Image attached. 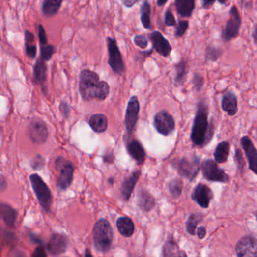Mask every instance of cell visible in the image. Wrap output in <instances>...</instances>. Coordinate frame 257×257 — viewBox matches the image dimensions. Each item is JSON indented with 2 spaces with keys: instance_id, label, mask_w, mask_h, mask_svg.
I'll list each match as a JSON object with an SVG mask.
<instances>
[{
  "instance_id": "cb8c5ba5",
  "label": "cell",
  "mask_w": 257,
  "mask_h": 257,
  "mask_svg": "<svg viewBox=\"0 0 257 257\" xmlns=\"http://www.w3.org/2000/svg\"><path fill=\"white\" fill-rule=\"evenodd\" d=\"M231 145L229 142L223 141L217 144L214 152V160L217 164H223L228 161L229 156Z\"/></svg>"
},
{
  "instance_id": "4dcf8cb0",
  "label": "cell",
  "mask_w": 257,
  "mask_h": 257,
  "mask_svg": "<svg viewBox=\"0 0 257 257\" xmlns=\"http://www.w3.org/2000/svg\"><path fill=\"white\" fill-rule=\"evenodd\" d=\"M202 220L203 217L200 214L195 213L190 214L186 222V229L187 232L191 235H195L196 234L198 225Z\"/></svg>"
},
{
  "instance_id": "680465c9",
  "label": "cell",
  "mask_w": 257,
  "mask_h": 257,
  "mask_svg": "<svg viewBox=\"0 0 257 257\" xmlns=\"http://www.w3.org/2000/svg\"><path fill=\"white\" fill-rule=\"evenodd\" d=\"M16 257H25V256H24L23 254H18V255L16 256Z\"/></svg>"
},
{
  "instance_id": "8992f818",
  "label": "cell",
  "mask_w": 257,
  "mask_h": 257,
  "mask_svg": "<svg viewBox=\"0 0 257 257\" xmlns=\"http://www.w3.org/2000/svg\"><path fill=\"white\" fill-rule=\"evenodd\" d=\"M200 171L206 180L216 183H228L230 176L225 171L219 167L218 164L213 159H205L201 162Z\"/></svg>"
},
{
  "instance_id": "1f68e13d",
  "label": "cell",
  "mask_w": 257,
  "mask_h": 257,
  "mask_svg": "<svg viewBox=\"0 0 257 257\" xmlns=\"http://www.w3.org/2000/svg\"><path fill=\"white\" fill-rule=\"evenodd\" d=\"M141 12V21L143 26L146 29H150L151 28V5L148 1L143 2L140 9Z\"/></svg>"
},
{
  "instance_id": "9a60e30c",
  "label": "cell",
  "mask_w": 257,
  "mask_h": 257,
  "mask_svg": "<svg viewBox=\"0 0 257 257\" xmlns=\"http://www.w3.org/2000/svg\"><path fill=\"white\" fill-rule=\"evenodd\" d=\"M241 146L248 159L249 169L257 176V149L250 137L244 135L240 140Z\"/></svg>"
},
{
  "instance_id": "f35d334b",
  "label": "cell",
  "mask_w": 257,
  "mask_h": 257,
  "mask_svg": "<svg viewBox=\"0 0 257 257\" xmlns=\"http://www.w3.org/2000/svg\"><path fill=\"white\" fill-rule=\"evenodd\" d=\"M234 160L236 162L237 167L239 170L240 173H243L245 167V161H244V156H243L242 152L241 149L235 148V152H234Z\"/></svg>"
},
{
  "instance_id": "e575fe53",
  "label": "cell",
  "mask_w": 257,
  "mask_h": 257,
  "mask_svg": "<svg viewBox=\"0 0 257 257\" xmlns=\"http://www.w3.org/2000/svg\"><path fill=\"white\" fill-rule=\"evenodd\" d=\"M183 189V181L179 178H176V179L171 180L169 184H168V189H169V193H170L172 197L175 198V199L179 198L181 196Z\"/></svg>"
},
{
  "instance_id": "3957f363",
  "label": "cell",
  "mask_w": 257,
  "mask_h": 257,
  "mask_svg": "<svg viewBox=\"0 0 257 257\" xmlns=\"http://www.w3.org/2000/svg\"><path fill=\"white\" fill-rule=\"evenodd\" d=\"M113 239L114 232L110 223L106 219H100L93 229L94 247L100 252H107L111 248Z\"/></svg>"
},
{
  "instance_id": "74e56055",
  "label": "cell",
  "mask_w": 257,
  "mask_h": 257,
  "mask_svg": "<svg viewBox=\"0 0 257 257\" xmlns=\"http://www.w3.org/2000/svg\"><path fill=\"white\" fill-rule=\"evenodd\" d=\"M55 52V47L52 45L40 46L41 58L45 61H49L52 58V55Z\"/></svg>"
},
{
  "instance_id": "db71d44e",
  "label": "cell",
  "mask_w": 257,
  "mask_h": 257,
  "mask_svg": "<svg viewBox=\"0 0 257 257\" xmlns=\"http://www.w3.org/2000/svg\"><path fill=\"white\" fill-rule=\"evenodd\" d=\"M168 2V1L167 0H165V1H162V0H158L157 1V5L158 6L162 7L163 6V5H165V4Z\"/></svg>"
},
{
  "instance_id": "11a10c76",
  "label": "cell",
  "mask_w": 257,
  "mask_h": 257,
  "mask_svg": "<svg viewBox=\"0 0 257 257\" xmlns=\"http://www.w3.org/2000/svg\"><path fill=\"white\" fill-rule=\"evenodd\" d=\"M85 257H93L92 254H91V253L90 252V251H89L88 249H86V251H85Z\"/></svg>"
},
{
  "instance_id": "83f0119b",
  "label": "cell",
  "mask_w": 257,
  "mask_h": 257,
  "mask_svg": "<svg viewBox=\"0 0 257 257\" xmlns=\"http://www.w3.org/2000/svg\"><path fill=\"white\" fill-rule=\"evenodd\" d=\"M0 210H1L2 219L5 224L11 228L15 227V222H16L17 217H18L16 210L14 209L12 206L5 204V203L1 204Z\"/></svg>"
},
{
  "instance_id": "603a6c76",
  "label": "cell",
  "mask_w": 257,
  "mask_h": 257,
  "mask_svg": "<svg viewBox=\"0 0 257 257\" xmlns=\"http://www.w3.org/2000/svg\"><path fill=\"white\" fill-rule=\"evenodd\" d=\"M89 125L94 132L101 134L105 132L108 128V119L104 114H94L89 118Z\"/></svg>"
},
{
  "instance_id": "6da1fadb",
  "label": "cell",
  "mask_w": 257,
  "mask_h": 257,
  "mask_svg": "<svg viewBox=\"0 0 257 257\" xmlns=\"http://www.w3.org/2000/svg\"><path fill=\"white\" fill-rule=\"evenodd\" d=\"M209 113L210 108L207 98L200 99L196 106V115L190 134L193 146L200 149L207 146L215 135V125L213 119L209 122Z\"/></svg>"
},
{
  "instance_id": "484cf974",
  "label": "cell",
  "mask_w": 257,
  "mask_h": 257,
  "mask_svg": "<svg viewBox=\"0 0 257 257\" xmlns=\"http://www.w3.org/2000/svg\"><path fill=\"white\" fill-rule=\"evenodd\" d=\"M138 204L143 211H149L155 207V198L145 189H141L138 192Z\"/></svg>"
},
{
  "instance_id": "7bdbcfd3",
  "label": "cell",
  "mask_w": 257,
  "mask_h": 257,
  "mask_svg": "<svg viewBox=\"0 0 257 257\" xmlns=\"http://www.w3.org/2000/svg\"><path fill=\"white\" fill-rule=\"evenodd\" d=\"M44 165H45V159L40 155L35 156L34 159H32V162H31L32 168L34 170H39V169H42Z\"/></svg>"
},
{
  "instance_id": "7c38bea8",
  "label": "cell",
  "mask_w": 257,
  "mask_h": 257,
  "mask_svg": "<svg viewBox=\"0 0 257 257\" xmlns=\"http://www.w3.org/2000/svg\"><path fill=\"white\" fill-rule=\"evenodd\" d=\"M140 103L136 96L130 98L125 113V124L127 131L131 135L135 131L139 116Z\"/></svg>"
},
{
  "instance_id": "9f6ffc18",
  "label": "cell",
  "mask_w": 257,
  "mask_h": 257,
  "mask_svg": "<svg viewBox=\"0 0 257 257\" xmlns=\"http://www.w3.org/2000/svg\"><path fill=\"white\" fill-rule=\"evenodd\" d=\"M31 239L33 240V241H35L36 243H39L40 244L41 241L39 239V238H37V237L36 236V235H32V234H31Z\"/></svg>"
},
{
  "instance_id": "ffe728a7",
  "label": "cell",
  "mask_w": 257,
  "mask_h": 257,
  "mask_svg": "<svg viewBox=\"0 0 257 257\" xmlns=\"http://www.w3.org/2000/svg\"><path fill=\"white\" fill-rule=\"evenodd\" d=\"M141 174V170L135 171L125 179V181L123 182L121 187V197L125 201H128L131 198L133 191L136 186L137 183L139 180Z\"/></svg>"
},
{
  "instance_id": "ac0fdd59",
  "label": "cell",
  "mask_w": 257,
  "mask_h": 257,
  "mask_svg": "<svg viewBox=\"0 0 257 257\" xmlns=\"http://www.w3.org/2000/svg\"><path fill=\"white\" fill-rule=\"evenodd\" d=\"M221 107L223 111L229 116H234L238 111V101L236 94L233 91H228L223 96Z\"/></svg>"
},
{
  "instance_id": "2e32d148",
  "label": "cell",
  "mask_w": 257,
  "mask_h": 257,
  "mask_svg": "<svg viewBox=\"0 0 257 257\" xmlns=\"http://www.w3.org/2000/svg\"><path fill=\"white\" fill-rule=\"evenodd\" d=\"M149 39L152 42V47L155 52L164 57L170 56L172 46L170 42L159 31H153L149 34Z\"/></svg>"
},
{
  "instance_id": "6f0895ef",
  "label": "cell",
  "mask_w": 257,
  "mask_h": 257,
  "mask_svg": "<svg viewBox=\"0 0 257 257\" xmlns=\"http://www.w3.org/2000/svg\"><path fill=\"white\" fill-rule=\"evenodd\" d=\"M218 2L221 4V5H226L227 3V1H221V0H220V1H218Z\"/></svg>"
},
{
  "instance_id": "30bf717a",
  "label": "cell",
  "mask_w": 257,
  "mask_h": 257,
  "mask_svg": "<svg viewBox=\"0 0 257 257\" xmlns=\"http://www.w3.org/2000/svg\"><path fill=\"white\" fill-rule=\"evenodd\" d=\"M107 44L109 54L108 64L115 74H123L125 72V64L116 40L114 38L107 37Z\"/></svg>"
},
{
  "instance_id": "ee69618b",
  "label": "cell",
  "mask_w": 257,
  "mask_h": 257,
  "mask_svg": "<svg viewBox=\"0 0 257 257\" xmlns=\"http://www.w3.org/2000/svg\"><path fill=\"white\" fill-rule=\"evenodd\" d=\"M60 110L65 118H68L70 114V111H71V108H70V105L67 103L62 102L60 104Z\"/></svg>"
},
{
  "instance_id": "9c48e42d",
  "label": "cell",
  "mask_w": 257,
  "mask_h": 257,
  "mask_svg": "<svg viewBox=\"0 0 257 257\" xmlns=\"http://www.w3.org/2000/svg\"><path fill=\"white\" fill-rule=\"evenodd\" d=\"M55 168L60 171V176L57 180V186L62 190L70 187L73 182L74 167L73 164L64 158L59 156L55 160Z\"/></svg>"
},
{
  "instance_id": "4316f807",
  "label": "cell",
  "mask_w": 257,
  "mask_h": 257,
  "mask_svg": "<svg viewBox=\"0 0 257 257\" xmlns=\"http://www.w3.org/2000/svg\"><path fill=\"white\" fill-rule=\"evenodd\" d=\"M47 77V66L42 58L38 59L33 67V79L36 84L44 86Z\"/></svg>"
},
{
  "instance_id": "52a82bcc",
  "label": "cell",
  "mask_w": 257,
  "mask_h": 257,
  "mask_svg": "<svg viewBox=\"0 0 257 257\" xmlns=\"http://www.w3.org/2000/svg\"><path fill=\"white\" fill-rule=\"evenodd\" d=\"M242 25V19L236 5H233L229 11V18L222 31V39L230 42L238 37Z\"/></svg>"
},
{
  "instance_id": "7402d4cb",
  "label": "cell",
  "mask_w": 257,
  "mask_h": 257,
  "mask_svg": "<svg viewBox=\"0 0 257 257\" xmlns=\"http://www.w3.org/2000/svg\"><path fill=\"white\" fill-rule=\"evenodd\" d=\"M116 226L120 234L125 238H130L135 232V223L130 217H119L117 220Z\"/></svg>"
},
{
  "instance_id": "f6af8a7d",
  "label": "cell",
  "mask_w": 257,
  "mask_h": 257,
  "mask_svg": "<svg viewBox=\"0 0 257 257\" xmlns=\"http://www.w3.org/2000/svg\"><path fill=\"white\" fill-rule=\"evenodd\" d=\"M32 257H48L46 249L43 246L39 245L37 247L32 254Z\"/></svg>"
},
{
  "instance_id": "f546056e",
  "label": "cell",
  "mask_w": 257,
  "mask_h": 257,
  "mask_svg": "<svg viewBox=\"0 0 257 257\" xmlns=\"http://www.w3.org/2000/svg\"><path fill=\"white\" fill-rule=\"evenodd\" d=\"M180 252L179 246L176 244L173 238H170L167 240L162 248V256L164 257H173Z\"/></svg>"
},
{
  "instance_id": "836d02e7",
  "label": "cell",
  "mask_w": 257,
  "mask_h": 257,
  "mask_svg": "<svg viewBox=\"0 0 257 257\" xmlns=\"http://www.w3.org/2000/svg\"><path fill=\"white\" fill-rule=\"evenodd\" d=\"M34 35L29 31H25V49L30 58L33 59L36 56V46L34 44Z\"/></svg>"
},
{
  "instance_id": "d4e9b609",
  "label": "cell",
  "mask_w": 257,
  "mask_h": 257,
  "mask_svg": "<svg viewBox=\"0 0 257 257\" xmlns=\"http://www.w3.org/2000/svg\"><path fill=\"white\" fill-rule=\"evenodd\" d=\"M175 78L174 81L176 86H182L186 83L189 73V66L188 62L184 59H182L174 66Z\"/></svg>"
},
{
  "instance_id": "ab89813d",
  "label": "cell",
  "mask_w": 257,
  "mask_h": 257,
  "mask_svg": "<svg viewBox=\"0 0 257 257\" xmlns=\"http://www.w3.org/2000/svg\"><path fill=\"white\" fill-rule=\"evenodd\" d=\"M165 24L168 27H176L177 25L174 15L170 9L166 10V12H165Z\"/></svg>"
},
{
  "instance_id": "91938a15",
  "label": "cell",
  "mask_w": 257,
  "mask_h": 257,
  "mask_svg": "<svg viewBox=\"0 0 257 257\" xmlns=\"http://www.w3.org/2000/svg\"><path fill=\"white\" fill-rule=\"evenodd\" d=\"M254 216H255V217L257 218V211H256L255 213H254Z\"/></svg>"
},
{
  "instance_id": "4fadbf2b",
  "label": "cell",
  "mask_w": 257,
  "mask_h": 257,
  "mask_svg": "<svg viewBox=\"0 0 257 257\" xmlns=\"http://www.w3.org/2000/svg\"><path fill=\"white\" fill-rule=\"evenodd\" d=\"M235 253L238 257H257V239L246 235L237 242Z\"/></svg>"
},
{
  "instance_id": "5bb4252c",
  "label": "cell",
  "mask_w": 257,
  "mask_h": 257,
  "mask_svg": "<svg viewBox=\"0 0 257 257\" xmlns=\"http://www.w3.org/2000/svg\"><path fill=\"white\" fill-rule=\"evenodd\" d=\"M191 197L200 207L207 209L210 206L212 199H214V193L208 186L200 183L195 186Z\"/></svg>"
},
{
  "instance_id": "681fc988",
  "label": "cell",
  "mask_w": 257,
  "mask_h": 257,
  "mask_svg": "<svg viewBox=\"0 0 257 257\" xmlns=\"http://www.w3.org/2000/svg\"><path fill=\"white\" fill-rule=\"evenodd\" d=\"M251 37H252L254 44L257 46V24L254 25L252 33H251Z\"/></svg>"
},
{
  "instance_id": "60d3db41",
  "label": "cell",
  "mask_w": 257,
  "mask_h": 257,
  "mask_svg": "<svg viewBox=\"0 0 257 257\" xmlns=\"http://www.w3.org/2000/svg\"><path fill=\"white\" fill-rule=\"evenodd\" d=\"M38 36H39V43L40 46H47L48 39L46 36V32L44 27L42 25H38Z\"/></svg>"
},
{
  "instance_id": "816d5d0a",
  "label": "cell",
  "mask_w": 257,
  "mask_h": 257,
  "mask_svg": "<svg viewBox=\"0 0 257 257\" xmlns=\"http://www.w3.org/2000/svg\"><path fill=\"white\" fill-rule=\"evenodd\" d=\"M0 183H1V190L4 191L5 187H6V181H5V178H4L3 176H1V181H0Z\"/></svg>"
},
{
  "instance_id": "bcb514c9",
  "label": "cell",
  "mask_w": 257,
  "mask_h": 257,
  "mask_svg": "<svg viewBox=\"0 0 257 257\" xmlns=\"http://www.w3.org/2000/svg\"><path fill=\"white\" fill-rule=\"evenodd\" d=\"M196 234H197L198 238L199 239H204L205 238L206 234H207V228L204 227H200L197 228V231H196Z\"/></svg>"
},
{
  "instance_id": "8fae6325",
  "label": "cell",
  "mask_w": 257,
  "mask_h": 257,
  "mask_svg": "<svg viewBox=\"0 0 257 257\" xmlns=\"http://www.w3.org/2000/svg\"><path fill=\"white\" fill-rule=\"evenodd\" d=\"M28 135L35 143H43L47 141L49 136L47 125L39 118H32L28 126Z\"/></svg>"
},
{
  "instance_id": "7a4b0ae2",
  "label": "cell",
  "mask_w": 257,
  "mask_h": 257,
  "mask_svg": "<svg viewBox=\"0 0 257 257\" xmlns=\"http://www.w3.org/2000/svg\"><path fill=\"white\" fill-rule=\"evenodd\" d=\"M110 86L100 81L99 75L90 70H83L80 75V93L84 101L107 99L110 94Z\"/></svg>"
},
{
  "instance_id": "d6a6232c",
  "label": "cell",
  "mask_w": 257,
  "mask_h": 257,
  "mask_svg": "<svg viewBox=\"0 0 257 257\" xmlns=\"http://www.w3.org/2000/svg\"><path fill=\"white\" fill-rule=\"evenodd\" d=\"M223 54V50L220 47L213 46V45H208L206 47L205 54H204V57H205L206 61L217 62Z\"/></svg>"
},
{
  "instance_id": "e0dca14e",
  "label": "cell",
  "mask_w": 257,
  "mask_h": 257,
  "mask_svg": "<svg viewBox=\"0 0 257 257\" xmlns=\"http://www.w3.org/2000/svg\"><path fill=\"white\" fill-rule=\"evenodd\" d=\"M69 238L61 233H54L47 244V249L52 255L59 256L66 252Z\"/></svg>"
},
{
  "instance_id": "f907efd6",
  "label": "cell",
  "mask_w": 257,
  "mask_h": 257,
  "mask_svg": "<svg viewBox=\"0 0 257 257\" xmlns=\"http://www.w3.org/2000/svg\"><path fill=\"white\" fill-rule=\"evenodd\" d=\"M138 1H133V0H125L122 1L123 5H125L126 8H131L134 6L135 4L138 3Z\"/></svg>"
},
{
  "instance_id": "f5cc1de1",
  "label": "cell",
  "mask_w": 257,
  "mask_h": 257,
  "mask_svg": "<svg viewBox=\"0 0 257 257\" xmlns=\"http://www.w3.org/2000/svg\"><path fill=\"white\" fill-rule=\"evenodd\" d=\"M188 257V256L187 254H186V253L185 252V251H180V252L179 253V254H178L177 255L175 256V257Z\"/></svg>"
},
{
  "instance_id": "44dd1931",
  "label": "cell",
  "mask_w": 257,
  "mask_h": 257,
  "mask_svg": "<svg viewBox=\"0 0 257 257\" xmlns=\"http://www.w3.org/2000/svg\"><path fill=\"white\" fill-rule=\"evenodd\" d=\"M174 5L176 13L181 18H191L196 9L195 0H176Z\"/></svg>"
},
{
  "instance_id": "b9f144b4",
  "label": "cell",
  "mask_w": 257,
  "mask_h": 257,
  "mask_svg": "<svg viewBox=\"0 0 257 257\" xmlns=\"http://www.w3.org/2000/svg\"><path fill=\"white\" fill-rule=\"evenodd\" d=\"M135 45L141 49H145L148 46V39L143 35H137L134 38Z\"/></svg>"
},
{
  "instance_id": "f1b7e54d",
  "label": "cell",
  "mask_w": 257,
  "mask_h": 257,
  "mask_svg": "<svg viewBox=\"0 0 257 257\" xmlns=\"http://www.w3.org/2000/svg\"><path fill=\"white\" fill-rule=\"evenodd\" d=\"M63 3V0H45L42 3V13L46 16L57 14Z\"/></svg>"
},
{
  "instance_id": "ba28073f",
  "label": "cell",
  "mask_w": 257,
  "mask_h": 257,
  "mask_svg": "<svg viewBox=\"0 0 257 257\" xmlns=\"http://www.w3.org/2000/svg\"><path fill=\"white\" fill-rule=\"evenodd\" d=\"M154 127L159 134L169 136L176 129V122L173 115L165 110H160L154 117Z\"/></svg>"
},
{
  "instance_id": "d590c367",
  "label": "cell",
  "mask_w": 257,
  "mask_h": 257,
  "mask_svg": "<svg viewBox=\"0 0 257 257\" xmlns=\"http://www.w3.org/2000/svg\"><path fill=\"white\" fill-rule=\"evenodd\" d=\"M204 77L202 75L199 73H194L192 77V83H193V88L196 92H200L204 86Z\"/></svg>"
},
{
  "instance_id": "d6986e66",
  "label": "cell",
  "mask_w": 257,
  "mask_h": 257,
  "mask_svg": "<svg viewBox=\"0 0 257 257\" xmlns=\"http://www.w3.org/2000/svg\"><path fill=\"white\" fill-rule=\"evenodd\" d=\"M127 151L130 156L136 161L138 165H142L146 160V151L141 143L136 139H132L127 143Z\"/></svg>"
},
{
  "instance_id": "8d00e7d4",
  "label": "cell",
  "mask_w": 257,
  "mask_h": 257,
  "mask_svg": "<svg viewBox=\"0 0 257 257\" xmlns=\"http://www.w3.org/2000/svg\"><path fill=\"white\" fill-rule=\"evenodd\" d=\"M189 23L188 20H179L176 26V30H175L176 38L183 37L189 29Z\"/></svg>"
},
{
  "instance_id": "5b68a950",
  "label": "cell",
  "mask_w": 257,
  "mask_h": 257,
  "mask_svg": "<svg viewBox=\"0 0 257 257\" xmlns=\"http://www.w3.org/2000/svg\"><path fill=\"white\" fill-rule=\"evenodd\" d=\"M29 181L41 207L46 211H49L52 204V195L49 186L36 173L29 176Z\"/></svg>"
},
{
  "instance_id": "277c9868",
  "label": "cell",
  "mask_w": 257,
  "mask_h": 257,
  "mask_svg": "<svg viewBox=\"0 0 257 257\" xmlns=\"http://www.w3.org/2000/svg\"><path fill=\"white\" fill-rule=\"evenodd\" d=\"M172 165L181 177L185 178L189 182H193L199 174L201 162L199 156L193 154L181 159H174Z\"/></svg>"
},
{
  "instance_id": "7dc6e473",
  "label": "cell",
  "mask_w": 257,
  "mask_h": 257,
  "mask_svg": "<svg viewBox=\"0 0 257 257\" xmlns=\"http://www.w3.org/2000/svg\"><path fill=\"white\" fill-rule=\"evenodd\" d=\"M214 0H202L201 1V4H202L203 9H210V8L213 7V5L215 3Z\"/></svg>"
},
{
  "instance_id": "c3c4849f",
  "label": "cell",
  "mask_w": 257,
  "mask_h": 257,
  "mask_svg": "<svg viewBox=\"0 0 257 257\" xmlns=\"http://www.w3.org/2000/svg\"><path fill=\"white\" fill-rule=\"evenodd\" d=\"M103 159H104V162L108 164H112L114 162V156L112 152H107V153L103 156Z\"/></svg>"
}]
</instances>
